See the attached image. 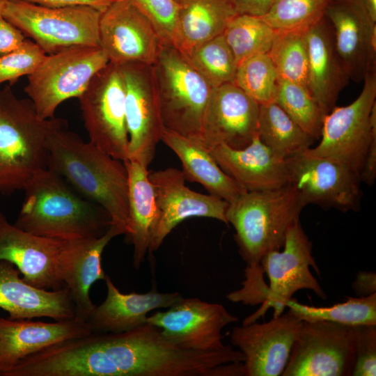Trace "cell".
<instances>
[{
	"mask_svg": "<svg viewBox=\"0 0 376 376\" xmlns=\"http://www.w3.org/2000/svg\"><path fill=\"white\" fill-rule=\"evenodd\" d=\"M119 235L122 233L111 226L102 236L65 241L58 257L56 274L70 290L75 317L88 322L92 315L96 306L89 290L95 281L104 280L102 254L108 243Z\"/></svg>",
	"mask_w": 376,
	"mask_h": 376,
	"instance_id": "cell-21",
	"label": "cell"
},
{
	"mask_svg": "<svg viewBox=\"0 0 376 376\" xmlns=\"http://www.w3.org/2000/svg\"><path fill=\"white\" fill-rule=\"evenodd\" d=\"M257 134L275 155L283 159L304 152L314 141L274 101L259 104Z\"/></svg>",
	"mask_w": 376,
	"mask_h": 376,
	"instance_id": "cell-30",
	"label": "cell"
},
{
	"mask_svg": "<svg viewBox=\"0 0 376 376\" xmlns=\"http://www.w3.org/2000/svg\"><path fill=\"white\" fill-rule=\"evenodd\" d=\"M77 98L89 141L115 159H128L125 91L119 66L109 62Z\"/></svg>",
	"mask_w": 376,
	"mask_h": 376,
	"instance_id": "cell-10",
	"label": "cell"
},
{
	"mask_svg": "<svg viewBox=\"0 0 376 376\" xmlns=\"http://www.w3.org/2000/svg\"><path fill=\"white\" fill-rule=\"evenodd\" d=\"M161 141L179 158L186 180L202 185L210 194L229 203L246 191L220 168L200 141L166 128Z\"/></svg>",
	"mask_w": 376,
	"mask_h": 376,
	"instance_id": "cell-29",
	"label": "cell"
},
{
	"mask_svg": "<svg viewBox=\"0 0 376 376\" xmlns=\"http://www.w3.org/2000/svg\"><path fill=\"white\" fill-rule=\"evenodd\" d=\"M47 169L86 198L102 207L111 225L127 233L128 175L124 162L78 134L60 129L49 140Z\"/></svg>",
	"mask_w": 376,
	"mask_h": 376,
	"instance_id": "cell-1",
	"label": "cell"
},
{
	"mask_svg": "<svg viewBox=\"0 0 376 376\" xmlns=\"http://www.w3.org/2000/svg\"><path fill=\"white\" fill-rule=\"evenodd\" d=\"M118 65L125 91L128 159L148 168L165 130L152 65L141 63Z\"/></svg>",
	"mask_w": 376,
	"mask_h": 376,
	"instance_id": "cell-12",
	"label": "cell"
},
{
	"mask_svg": "<svg viewBox=\"0 0 376 376\" xmlns=\"http://www.w3.org/2000/svg\"><path fill=\"white\" fill-rule=\"evenodd\" d=\"M24 190L15 225L32 234L70 241L102 236L111 225L102 207L49 169L37 172Z\"/></svg>",
	"mask_w": 376,
	"mask_h": 376,
	"instance_id": "cell-2",
	"label": "cell"
},
{
	"mask_svg": "<svg viewBox=\"0 0 376 376\" xmlns=\"http://www.w3.org/2000/svg\"><path fill=\"white\" fill-rule=\"evenodd\" d=\"M307 87L326 115L350 78L337 53L332 26L324 16L306 30Z\"/></svg>",
	"mask_w": 376,
	"mask_h": 376,
	"instance_id": "cell-25",
	"label": "cell"
},
{
	"mask_svg": "<svg viewBox=\"0 0 376 376\" xmlns=\"http://www.w3.org/2000/svg\"><path fill=\"white\" fill-rule=\"evenodd\" d=\"M355 361L352 376L376 375V324L356 326Z\"/></svg>",
	"mask_w": 376,
	"mask_h": 376,
	"instance_id": "cell-40",
	"label": "cell"
},
{
	"mask_svg": "<svg viewBox=\"0 0 376 376\" xmlns=\"http://www.w3.org/2000/svg\"><path fill=\"white\" fill-rule=\"evenodd\" d=\"M267 54L276 69L278 79L299 83L307 87L306 30L275 31Z\"/></svg>",
	"mask_w": 376,
	"mask_h": 376,
	"instance_id": "cell-33",
	"label": "cell"
},
{
	"mask_svg": "<svg viewBox=\"0 0 376 376\" xmlns=\"http://www.w3.org/2000/svg\"><path fill=\"white\" fill-rule=\"evenodd\" d=\"M91 333L88 322L77 317L56 322L0 318V376L45 347Z\"/></svg>",
	"mask_w": 376,
	"mask_h": 376,
	"instance_id": "cell-23",
	"label": "cell"
},
{
	"mask_svg": "<svg viewBox=\"0 0 376 376\" xmlns=\"http://www.w3.org/2000/svg\"><path fill=\"white\" fill-rule=\"evenodd\" d=\"M152 69L165 128L201 143L212 86L170 44L162 45Z\"/></svg>",
	"mask_w": 376,
	"mask_h": 376,
	"instance_id": "cell-5",
	"label": "cell"
},
{
	"mask_svg": "<svg viewBox=\"0 0 376 376\" xmlns=\"http://www.w3.org/2000/svg\"><path fill=\"white\" fill-rule=\"evenodd\" d=\"M324 17L332 26L336 49L350 79L363 81L376 70V22L363 0H330Z\"/></svg>",
	"mask_w": 376,
	"mask_h": 376,
	"instance_id": "cell-18",
	"label": "cell"
},
{
	"mask_svg": "<svg viewBox=\"0 0 376 376\" xmlns=\"http://www.w3.org/2000/svg\"><path fill=\"white\" fill-rule=\"evenodd\" d=\"M258 114L259 104L234 83L212 88L203 119L202 144L244 148L257 134Z\"/></svg>",
	"mask_w": 376,
	"mask_h": 376,
	"instance_id": "cell-19",
	"label": "cell"
},
{
	"mask_svg": "<svg viewBox=\"0 0 376 376\" xmlns=\"http://www.w3.org/2000/svg\"><path fill=\"white\" fill-rule=\"evenodd\" d=\"M128 175V222L126 235L134 246L133 265L138 269L149 251L160 212L148 178V168L138 162H123Z\"/></svg>",
	"mask_w": 376,
	"mask_h": 376,
	"instance_id": "cell-27",
	"label": "cell"
},
{
	"mask_svg": "<svg viewBox=\"0 0 376 376\" xmlns=\"http://www.w3.org/2000/svg\"><path fill=\"white\" fill-rule=\"evenodd\" d=\"M363 1L369 16L376 22V0H363Z\"/></svg>",
	"mask_w": 376,
	"mask_h": 376,
	"instance_id": "cell-45",
	"label": "cell"
},
{
	"mask_svg": "<svg viewBox=\"0 0 376 376\" xmlns=\"http://www.w3.org/2000/svg\"><path fill=\"white\" fill-rule=\"evenodd\" d=\"M205 148L220 168L246 191L273 190L288 185L286 159L275 155L258 134L241 149L224 143Z\"/></svg>",
	"mask_w": 376,
	"mask_h": 376,
	"instance_id": "cell-22",
	"label": "cell"
},
{
	"mask_svg": "<svg viewBox=\"0 0 376 376\" xmlns=\"http://www.w3.org/2000/svg\"><path fill=\"white\" fill-rule=\"evenodd\" d=\"M330 0H275L260 16L275 31H305L324 16Z\"/></svg>",
	"mask_w": 376,
	"mask_h": 376,
	"instance_id": "cell-36",
	"label": "cell"
},
{
	"mask_svg": "<svg viewBox=\"0 0 376 376\" xmlns=\"http://www.w3.org/2000/svg\"><path fill=\"white\" fill-rule=\"evenodd\" d=\"M352 288L359 297L376 292V274L372 272H359L352 283Z\"/></svg>",
	"mask_w": 376,
	"mask_h": 376,
	"instance_id": "cell-44",
	"label": "cell"
},
{
	"mask_svg": "<svg viewBox=\"0 0 376 376\" xmlns=\"http://www.w3.org/2000/svg\"><path fill=\"white\" fill-rule=\"evenodd\" d=\"M275 0H231L240 14L263 16Z\"/></svg>",
	"mask_w": 376,
	"mask_h": 376,
	"instance_id": "cell-43",
	"label": "cell"
},
{
	"mask_svg": "<svg viewBox=\"0 0 376 376\" xmlns=\"http://www.w3.org/2000/svg\"><path fill=\"white\" fill-rule=\"evenodd\" d=\"M68 127L67 120L41 118L29 99H19L10 86L0 91V191L24 189L39 171L47 169L49 140Z\"/></svg>",
	"mask_w": 376,
	"mask_h": 376,
	"instance_id": "cell-3",
	"label": "cell"
},
{
	"mask_svg": "<svg viewBox=\"0 0 376 376\" xmlns=\"http://www.w3.org/2000/svg\"><path fill=\"white\" fill-rule=\"evenodd\" d=\"M237 14L231 0H182L173 45L187 57L198 45L221 35Z\"/></svg>",
	"mask_w": 376,
	"mask_h": 376,
	"instance_id": "cell-28",
	"label": "cell"
},
{
	"mask_svg": "<svg viewBox=\"0 0 376 376\" xmlns=\"http://www.w3.org/2000/svg\"><path fill=\"white\" fill-rule=\"evenodd\" d=\"M101 15L91 6L47 7L22 0H6L2 13L46 54L72 47H100Z\"/></svg>",
	"mask_w": 376,
	"mask_h": 376,
	"instance_id": "cell-6",
	"label": "cell"
},
{
	"mask_svg": "<svg viewBox=\"0 0 376 376\" xmlns=\"http://www.w3.org/2000/svg\"><path fill=\"white\" fill-rule=\"evenodd\" d=\"M47 7H63L86 5L93 6L103 12L114 0H22Z\"/></svg>",
	"mask_w": 376,
	"mask_h": 376,
	"instance_id": "cell-42",
	"label": "cell"
},
{
	"mask_svg": "<svg viewBox=\"0 0 376 376\" xmlns=\"http://www.w3.org/2000/svg\"><path fill=\"white\" fill-rule=\"evenodd\" d=\"M6 260H0V308L10 320L50 318L55 321L74 318L75 311L70 290L39 288L19 277L18 269Z\"/></svg>",
	"mask_w": 376,
	"mask_h": 376,
	"instance_id": "cell-24",
	"label": "cell"
},
{
	"mask_svg": "<svg viewBox=\"0 0 376 376\" xmlns=\"http://www.w3.org/2000/svg\"><path fill=\"white\" fill-rule=\"evenodd\" d=\"M274 33L260 16L239 13L230 19L222 34L238 65L250 56L267 53Z\"/></svg>",
	"mask_w": 376,
	"mask_h": 376,
	"instance_id": "cell-34",
	"label": "cell"
},
{
	"mask_svg": "<svg viewBox=\"0 0 376 376\" xmlns=\"http://www.w3.org/2000/svg\"><path fill=\"white\" fill-rule=\"evenodd\" d=\"M160 218L149 252L157 251L166 237L181 221L190 217H207L228 224L226 212L229 203L213 194H203L185 185L182 171L167 168L148 171Z\"/></svg>",
	"mask_w": 376,
	"mask_h": 376,
	"instance_id": "cell-17",
	"label": "cell"
},
{
	"mask_svg": "<svg viewBox=\"0 0 376 376\" xmlns=\"http://www.w3.org/2000/svg\"><path fill=\"white\" fill-rule=\"evenodd\" d=\"M274 102L313 140L319 139L325 114L308 87L278 79Z\"/></svg>",
	"mask_w": 376,
	"mask_h": 376,
	"instance_id": "cell-32",
	"label": "cell"
},
{
	"mask_svg": "<svg viewBox=\"0 0 376 376\" xmlns=\"http://www.w3.org/2000/svg\"><path fill=\"white\" fill-rule=\"evenodd\" d=\"M289 183L305 207L313 204L342 212L357 211L362 192L359 175L333 159L303 152L286 159Z\"/></svg>",
	"mask_w": 376,
	"mask_h": 376,
	"instance_id": "cell-11",
	"label": "cell"
},
{
	"mask_svg": "<svg viewBox=\"0 0 376 376\" xmlns=\"http://www.w3.org/2000/svg\"><path fill=\"white\" fill-rule=\"evenodd\" d=\"M304 207L290 185L245 191L229 203L227 221L235 230L239 253L248 267L260 265L267 253L283 247L288 227Z\"/></svg>",
	"mask_w": 376,
	"mask_h": 376,
	"instance_id": "cell-4",
	"label": "cell"
},
{
	"mask_svg": "<svg viewBox=\"0 0 376 376\" xmlns=\"http://www.w3.org/2000/svg\"><path fill=\"white\" fill-rule=\"evenodd\" d=\"M187 58L212 88L234 83L237 63L223 34L198 45Z\"/></svg>",
	"mask_w": 376,
	"mask_h": 376,
	"instance_id": "cell-35",
	"label": "cell"
},
{
	"mask_svg": "<svg viewBox=\"0 0 376 376\" xmlns=\"http://www.w3.org/2000/svg\"><path fill=\"white\" fill-rule=\"evenodd\" d=\"M100 47L116 65H152L164 45L150 19L130 1L114 0L99 23Z\"/></svg>",
	"mask_w": 376,
	"mask_h": 376,
	"instance_id": "cell-15",
	"label": "cell"
},
{
	"mask_svg": "<svg viewBox=\"0 0 376 376\" xmlns=\"http://www.w3.org/2000/svg\"><path fill=\"white\" fill-rule=\"evenodd\" d=\"M109 62L100 47H72L47 54L38 69L28 76L24 91L40 118H53L57 107L81 95L94 75Z\"/></svg>",
	"mask_w": 376,
	"mask_h": 376,
	"instance_id": "cell-7",
	"label": "cell"
},
{
	"mask_svg": "<svg viewBox=\"0 0 376 376\" xmlns=\"http://www.w3.org/2000/svg\"><path fill=\"white\" fill-rule=\"evenodd\" d=\"M104 281L107 297L100 305L96 306L88 320L93 333H119L134 329L147 323L149 312L169 308L184 298L176 292L124 294L108 275Z\"/></svg>",
	"mask_w": 376,
	"mask_h": 376,
	"instance_id": "cell-26",
	"label": "cell"
},
{
	"mask_svg": "<svg viewBox=\"0 0 376 376\" xmlns=\"http://www.w3.org/2000/svg\"><path fill=\"white\" fill-rule=\"evenodd\" d=\"M152 22L164 44L173 45L179 3L174 0H130Z\"/></svg>",
	"mask_w": 376,
	"mask_h": 376,
	"instance_id": "cell-39",
	"label": "cell"
},
{
	"mask_svg": "<svg viewBox=\"0 0 376 376\" xmlns=\"http://www.w3.org/2000/svg\"><path fill=\"white\" fill-rule=\"evenodd\" d=\"M346 299L342 303L328 307L304 305L290 299L285 306L301 320L329 321L351 327L376 324V292Z\"/></svg>",
	"mask_w": 376,
	"mask_h": 376,
	"instance_id": "cell-31",
	"label": "cell"
},
{
	"mask_svg": "<svg viewBox=\"0 0 376 376\" xmlns=\"http://www.w3.org/2000/svg\"><path fill=\"white\" fill-rule=\"evenodd\" d=\"M278 75L267 53L238 64L234 84L259 104L273 101Z\"/></svg>",
	"mask_w": 376,
	"mask_h": 376,
	"instance_id": "cell-37",
	"label": "cell"
},
{
	"mask_svg": "<svg viewBox=\"0 0 376 376\" xmlns=\"http://www.w3.org/2000/svg\"><path fill=\"white\" fill-rule=\"evenodd\" d=\"M6 0H0V15H2L6 6Z\"/></svg>",
	"mask_w": 376,
	"mask_h": 376,
	"instance_id": "cell-46",
	"label": "cell"
},
{
	"mask_svg": "<svg viewBox=\"0 0 376 376\" xmlns=\"http://www.w3.org/2000/svg\"><path fill=\"white\" fill-rule=\"evenodd\" d=\"M237 320L223 305L196 298H182L166 311L147 318V322L158 327L166 341L179 348L195 351L225 347L221 331Z\"/></svg>",
	"mask_w": 376,
	"mask_h": 376,
	"instance_id": "cell-14",
	"label": "cell"
},
{
	"mask_svg": "<svg viewBox=\"0 0 376 376\" xmlns=\"http://www.w3.org/2000/svg\"><path fill=\"white\" fill-rule=\"evenodd\" d=\"M175 1H176L178 3H180V2L182 1V0H174Z\"/></svg>",
	"mask_w": 376,
	"mask_h": 376,
	"instance_id": "cell-47",
	"label": "cell"
},
{
	"mask_svg": "<svg viewBox=\"0 0 376 376\" xmlns=\"http://www.w3.org/2000/svg\"><path fill=\"white\" fill-rule=\"evenodd\" d=\"M26 38L17 27L0 15V56L17 48Z\"/></svg>",
	"mask_w": 376,
	"mask_h": 376,
	"instance_id": "cell-41",
	"label": "cell"
},
{
	"mask_svg": "<svg viewBox=\"0 0 376 376\" xmlns=\"http://www.w3.org/2000/svg\"><path fill=\"white\" fill-rule=\"evenodd\" d=\"M65 241L36 235L11 224L0 212V260L13 263L28 283L58 290L64 284L56 274V263Z\"/></svg>",
	"mask_w": 376,
	"mask_h": 376,
	"instance_id": "cell-20",
	"label": "cell"
},
{
	"mask_svg": "<svg viewBox=\"0 0 376 376\" xmlns=\"http://www.w3.org/2000/svg\"><path fill=\"white\" fill-rule=\"evenodd\" d=\"M283 250L267 253L260 265L269 279L265 304L274 308V317L281 314L285 304L301 290H312L318 297L325 299L327 295L310 267L320 275L319 267L313 256L312 242L304 230L300 219H296L288 227Z\"/></svg>",
	"mask_w": 376,
	"mask_h": 376,
	"instance_id": "cell-13",
	"label": "cell"
},
{
	"mask_svg": "<svg viewBox=\"0 0 376 376\" xmlns=\"http://www.w3.org/2000/svg\"><path fill=\"white\" fill-rule=\"evenodd\" d=\"M46 55L36 42L26 38L17 48L0 56V84L13 83L22 76L31 75Z\"/></svg>",
	"mask_w": 376,
	"mask_h": 376,
	"instance_id": "cell-38",
	"label": "cell"
},
{
	"mask_svg": "<svg viewBox=\"0 0 376 376\" xmlns=\"http://www.w3.org/2000/svg\"><path fill=\"white\" fill-rule=\"evenodd\" d=\"M301 322L288 310L264 323L234 327L230 341L244 355V376L281 375Z\"/></svg>",
	"mask_w": 376,
	"mask_h": 376,
	"instance_id": "cell-16",
	"label": "cell"
},
{
	"mask_svg": "<svg viewBox=\"0 0 376 376\" xmlns=\"http://www.w3.org/2000/svg\"><path fill=\"white\" fill-rule=\"evenodd\" d=\"M363 81L355 100L347 106H335L324 116L319 143L304 151L336 160L359 175L369 143L376 136V70Z\"/></svg>",
	"mask_w": 376,
	"mask_h": 376,
	"instance_id": "cell-8",
	"label": "cell"
},
{
	"mask_svg": "<svg viewBox=\"0 0 376 376\" xmlns=\"http://www.w3.org/2000/svg\"><path fill=\"white\" fill-rule=\"evenodd\" d=\"M355 327L302 320L283 376H351Z\"/></svg>",
	"mask_w": 376,
	"mask_h": 376,
	"instance_id": "cell-9",
	"label": "cell"
}]
</instances>
